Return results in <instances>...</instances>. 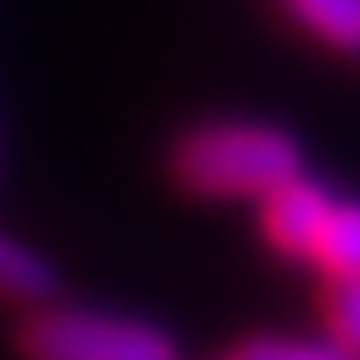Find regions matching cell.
Here are the masks:
<instances>
[{
    "label": "cell",
    "instance_id": "1",
    "mask_svg": "<svg viewBox=\"0 0 360 360\" xmlns=\"http://www.w3.org/2000/svg\"><path fill=\"white\" fill-rule=\"evenodd\" d=\"M175 180L196 196H265L302 169L297 143L270 122H207L186 133L169 159Z\"/></svg>",
    "mask_w": 360,
    "mask_h": 360
},
{
    "label": "cell",
    "instance_id": "2",
    "mask_svg": "<svg viewBox=\"0 0 360 360\" xmlns=\"http://www.w3.org/2000/svg\"><path fill=\"white\" fill-rule=\"evenodd\" d=\"M16 345L27 360H180L175 339L143 318L90 313V307H32Z\"/></svg>",
    "mask_w": 360,
    "mask_h": 360
},
{
    "label": "cell",
    "instance_id": "3",
    "mask_svg": "<svg viewBox=\"0 0 360 360\" xmlns=\"http://www.w3.org/2000/svg\"><path fill=\"white\" fill-rule=\"evenodd\" d=\"M328 207H334L328 186H318V180H307L302 169H297L292 180H281V186H270V191L259 196V233L281 249V255L307 259Z\"/></svg>",
    "mask_w": 360,
    "mask_h": 360
},
{
    "label": "cell",
    "instance_id": "4",
    "mask_svg": "<svg viewBox=\"0 0 360 360\" xmlns=\"http://www.w3.org/2000/svg\"><path fill=\"white\" fill-rule=\"evenodd\" d=\"M53 265H48L37 249L16 244V238L0 233V302H16V307H43L53 297Z\"/></svg>",
    "mask_w": 360,
    "mask_h": 360
},
{
    "label": "cell",
    "instance_id": "5",
    "mask_svg": "<svg viewBox=\"0 0 360 360\" xmlns=\"http://www.w3.org/2000/svg\"><path fill=\"white\" fill-rule=\"evenodd\" d=\"M307 265H318V276H355L360 270V223H355V207L349 202L334 196L313 249H307Z\"/></svg>",
    "mask_w": 360,
    "mask_h": 360
},
{
    "label": "cell",
    "instance_id": "6",
    "mask_svg": "<svg viewBox=\"0 0 360 360\" xmlns=\"http://www.w3.org/2000/svg\"><path fill=\"white\" fill-rule=\"evenodd\" d=\"M286 11L334 53H349L360 37V0H286Z\"/></svg>",
    "mask_w": 360,
    "mask_h": 360
},
{
    "label": "cell",
    "instance_id": "7",
    "mask_svg": "<svg viewBox=\"0 0 360 360\" xmlns=\"http://www.w3.org/2000/svg\"><path fill=\"white\" fill-rule=\"evenodd\" d=\"M323 323H328V345L355 355L360 339V292L355 276H323Z\"/></svg>",
    "mask_w": 360,
    "mask_h": 360
},
{
    "label": "cell",
    "instance_id": "8",
    "mask_svg": "<svg viewBox=\"0 0 360 360\" xmlns=\"http://www.w3.org/2000/svg\"><path fill=\"white\" fill-rule=\"evenodd\" d=\"M223 360H355L334 345H307V339H270V334H255L244 339L238 349H228Z\"/></svg>",
    "mask_w": 360,
    "mask_h": 360
}]
</instances>
